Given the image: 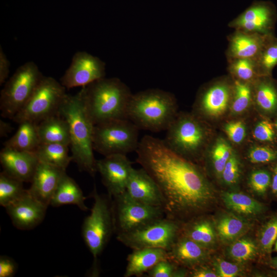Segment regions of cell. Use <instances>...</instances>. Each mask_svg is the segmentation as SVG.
<instances>
[{
  "label": "cell",
  "mask_w": 277,
  "mask_h": 277,
  "mask_svg": "<svg viewBox=\"0 0 277 277\" xmlns=\"http://www.w3.org/2000/svg\"><path fill=\"white\" fill-rule=\"evenodd\" d=\"M37 129L40 144L70 145L68 125L59 113L38 123Z\"/></svg>",
  "instance_id": "603a6c76"
},
{
  "label": "cell",
  "mask_w": 277,
  "mask_h": 277,
  "mask_svg": "<svg viewBox=\"0 0 277 277\" xmlns=\"http://www.w3.org/2000/svg\"><path fill=\"white\" fill-rule=\"evenodd\" d=\"M256 248L254 243L249 239H242L233 243L229 249L230 256L237 262H242L255 255Z\"/></svg>",
  "instance_id": "d590c367"
},
{
  "label": "cell",
  "mask_w": 277,
  "mask_h": 277,
  "mask_svg": "<svg viewBox=\"0 0 277 277\" xmlns=\"http://www.w3.org/2000/svg\"><path fill=\"white\" fill-rule=\"evenodd\" d=\"M190 275L193 277H216L218 275L212 272L211 269L202 265H199L193 268Z\"/></svg>",
  "instance_id": "7dc6e473"
},
{
  "label": "cell",
  "mask_w": 277,
  "mask_h": 277,
  "mask_svg": "<svg viewBox=\"0 0 277 277\" xmlns=\"http://www.w3.org/2000/svg\"><path fill=\"white\" fill-rule=\"evenodd\" d=\"M260 76L252 83L253 97L258 107L266 112L277 109V88L269 77Z\"/></svg>",
  "instance_id": "484cf974"
},
{
  "label": "cell",
  "mask_w": 277,
  "mask_h": 277,
  "mask_svg": "<svg viewBox=\"0 0 277 277\" xmlns=\"http://www.w3.org/2000/svg\"><path fill=\"white\" fill-rule=\"evenodd\" d=\"M10 62L5 54L2 46H0V85L3 84L9 74Z\"/></svg>",
  "instance_id": "bcb514c9"
},
{
  "label": "cell",
  "mask_w": 277,
  "mask_h": 277,
  "mask_svg": "<svg viewBox=\"0 0 277 277\" xmlns=\"http://www.w3.org/2000/svg\"><path fill=\"white\" fill-rule=\"evenodd\" d=\"M275 126H276V128H277V121H276V123H275Z\"/></svg>",
  "instance_id": "f5cc1de1"
},
{
  "label": "cell",
  "mask_w": 277,
  "mask_h": 277,
  "mask_svg": "<svg viewBox=\"0 0 277 277\" xmlns=\"http://www.w3.org/2000/svg\"><path fill=\"white\" fill-rule=\"evenodd\" d=\"M15 133L4 143V147L21 151L35 152L40 144L36 123L24 121L18 124Z\"/></svg>",
  "instance_id": "d4e9b609"
},
{
  "label": "cell",
  "mask_w": 277,
  "mask_h": 277,
  "mask_svg": "<svg viewBox=\"0 0 277 277\" xmlns=\"http://www.w3.org/2000/svg\"><path fill=\"white\" fill-rule=\"evenodd\" d=\"M253 136L260 141H271L273 140L275 133L272 125L266 120L258 123L253 130Z\"/></svg>",
  "instance_id": "7bdbcfd3"
},
{
  "label": "cell",
  "mask_w": 277,
  "mask_h": 277,
  "mask_svg": "<svg viewBox=\"0 0 277 277\" xmlns=\"http://www.w3.org/2000/svg\"><path fill=\"white\" fill-rule=\"evenodd\" d=\"M222 199L227 208L239 213L256 215L263 209L261 203L243 193L225 192Z\"/></svg>",
  "instance_id": "f1b7e54d"
},
{
  "label": "cell",
  "mask_w": 277,
  "mask_h": 277,
  "mask_svg": "<svg viewBox=\"0 0 277 277\" xmlns=\"http://www.w3.org/2000/svg\"><path fill=\"white\" fill-rule=\"evenodd\" d=\"M80 92L86 111L94 125L127 118L132 94L119 78H101L83 87Z\"/></svg>",
  "instance_id": "7a4b0ae2"
},
{
  "label": "cell",
  "mask_w": 277,
  "mask_h": 277,
  "mask_svg": "<svg viewBox=\"0 0 277 277\" xmlns=\"http://www.w3.org/2000/svg\"><path fill=\"white\" fill-rule=\"evenodd\" d=\"M86 197L75 182L65 172L61 178L51 200L50 205L59 207L64 205L73 204L81 210L87 211L88 208L85 203Z\"/></svg>",
  "instance_id": "cb8c5ba5"
},
{
  "label": "cell",
  "mask_w": 277,
  "mask_h": 277,
  "mask_svg": "<svg viewBox=\"0 0 277 277\" xmlns=\"http://www.w3.org/2000/svg\"><path fill=\"white\" fill-rule=\"evenodd\" d=\"M275 250L277 251V240L275 241Z\"/></svg>",
  "instance_id": "816d5d0a"
},
{
  "label": "cell",
  "mask_w": 277,
  "mask_h": 277,
  "mask_svg": "<svg viewBox=\"0 0 277 277\" xmlns=\"http://www.w3.org/2000/svg\"><path fill=\"white\" fill-rule=\"evenodd\" d=\"M136 162L157 184L165 217L180 222L201 212L213 198L198 167L170 150L163 140L145 135L136 150Z\"/></svg>",
  "instance_id": "6da1fadb"
},
{
  "label": "cell",
  "mask_w": 277,
  "mask_h": 277,
  "mask_svg": "<svg viewBox=\"0 0 277 277\" xmlns=\"http://www.w3.org/2000/svg\"><path fill=\"white\" fill-rule=\"evenodd\" d=\"M66 88L55 79L44 76L33 94L12 120L19 124L29 121L38 124L59 113L67 94Z\"/></svg>",
  "instance_id": "ba28073f"
},
{
  "label": "cell",
  "mask_w": 277,
  "mask_h": 277,
  "mask_svg": "<svg viewBox=\"0 0 277 277\" xmlns=\"http://www.w3.org/2000/svg\"><path fill=\"white\" fill-rule=\"evenodd\" d=\"M277 239V217L269 220L264 226L260 236V245L263 251L269 253Z\"/></svg>",
  "instance_id": "74e56055"
},
{
  "label": "cell",
  "mask_w": 277,
  "mask_h": 277,
  "mask_svg": "<svg viewBox=\"0 0 277 277\" xmlns=\"http://www.w3.org/2000/svg\"><path fill=\"white\" fill-rule=\"evenodd\" d=\"M180 222L164 217L132 230L117 234L116 239L132 250L158 248L168 250L181 234Z\"/></svg>",
  "instance_id": "9c48e42d"
},
{
  "label": "cell",
  "mask_w": 277,
  "mask_h": 277,
  "mask_svg": "<svg viewBox=\"0 0 277 277\" xmlns=\"http://www.w3.org/2000/svg\"><path fill=\"white\" fill-rule=\"evenodd\" d=\"M92 196L94 203L90 214L84 221L82 232L86 246L96 260L114 232V223L111 196L98 194L95 186Z\"/></svg>",
  "instance_id": "52a82bcc"
},
{
  "label": "cell",
  "mask_w": 277,
  "mask_h": 277,
  "mask_svg": "<svg viewBox=\"0 0 277 277\" xmlns=\"http://www.w3.org/2000/svg\"><path fill=\"white\" fill-rule=\"evenodd\" d=\"M126 191L132 198L141 203L163 207V197L157 184L143 168L132 169Z\"/></svg>",
  "instance_id": "ac0fdd59"
},
{
  "label": "cell",
  "mask_w": 277,
  "mask_h": 277,
  "mask_svg": "<svg viewBox=\"0 0 277 277\" xmlns=\"http://www.w3.org/2000/svg\"><path fill=\"white\" fill-rule=\"evenodd\" d=\"M233 85L224 81L217 82L204 90L199 95L197 108L203 114L219 116L226 110L231 101Z\"/></svg>",
  "instance_id": "d6986e66"
},
{
  "label": "cell",
  "mask_w": 277,
  "mask_h": 277,
  "mask_svg": "<svg viewBox=\"0 0 277 277\" xmlns=\"http://www.w3.org/2000/svg\"><path fill=\"white\" fill-rule=\"evenodd\" d=\"M167 252L168 259L191 269L202 265L207 256L205 248L182 234Z\"/></svg>",
  "instance_id": "44dd1931"
},
{
  "label": "cell",
  "mask_w": 277,
  "mask_h": 277,
  "mask_svg": "<svg viewBox=\"0 0 277 277\" xmlns=\"http://www.w3.org/2000/svg\"><path fill=\"white\" fill-rule=\"evenodd\" d=\"M255 61L260 76L270 75L277 65V37L274 34L269 35Z\"/></svg>",
  "instance_id": "f546056e"
},
{
  "label": "cell",
  "mask_w": 277,
  "mask_h": 277,
  "mask_svg": "<svg viewBox=\"0 0 277 277\" xmlns=\"http://www.w3.org/2000/svg\"><path fill=\"white\" fill-rule=\"evenodd\" d=\"M225 131L234 143H241L246 136V128L242 121L231 122L225 126Z\"/></svg>",
  "instance_id": "b9f144b4"
},
{
  "label": "cell",
  "mask_w": 277,
  "mask_h": 277,
  "mask_svg": "<svg viewBox=\"0 0 277 277\" xmlns=\"http://www.w3.org/2000/svg\"><path fill=\"white\" fill-rule=\"evenodd\" d=\"M227 61L229 71L234 80L253 83L260 76L254 59L239 58Z\"/></svg>",
  "instance_id": "1f68e13d"
},
{
  "label": "cell",
  "mask_w": 277,
  "mask_h": 277,
  "mask_svg": "<svg viewBox=\"0 0 277 277\" xmlns=\"http://www.w3.org/2000/svg\"><path fill=\"white\" fill-rule=\"evenodd\" d=\"M68 147L61 144L41 143L34 153L39 162L66 170L72 161Z\"/></svg>",
  "instance_id": "4316f807"
},
{
  "label": "cell",
  "mask_w": 277,
  "mask_h": 277,
  "mask_svg": "<svg viewBox=\"0 0 277 277\" xmlns=\"http://www.w3.org/2000/svg\"><path fill=\"white\" fill-rule=\"evenodd\" d=\"M271 264L275 268L277 269V257L274 258Z\"/></svg>",
  "instance_id": "f907efd6"
},
{
  "label": "cell",
  "mask_w": 277,
  "mask_h": 277,
  "mask_svg": "<svg viewBox=\"0 0 277 277\" xmlns=\"http://www.w3.org/2000/svg\"><path fill=\"white\" fill-rule=\"evenodd\" d=\"M114 232H127L165 217L162 208L149 206L132 198L126 191L113 197Z\"/></svg>",
  "instance_id": "8fae6325"
},
{
  "label": "cell",
  "mask_w": 277,
  "mask_h": 277,
  "mask_svg": "<svg viewBox=\"0 0 277 277\" xmlns=\"http://www.w3.org/2000/svg\"><path fill=\"white\" fill-rule=\"evenodd\" d=\"M271 183L270 174L263 170L253 172L250 176L249 184L251 188L258 194H263Z\"/></svg>",
  "instance_id": "ab89813d"
},
{
  "label": "cell",
  "mask_w": 277,
  "mask_h": 277,
  "mask_svg": "<svg viewBox=\"0 0 277 277\" xmlns=\"http://www.w3.org/2000/svg\"><path fill=\"white\" fill-rule=\"evenodd\" d=\"M133 168L131 163L125 154H112L96 160L97 171L100 173L103 183L111 197L126 191Z\"/></svg>",
  "instance_id": "5bb4252c"
},
{
  "label": "cell",
  "mask_w": 277,
  "mask_h": 277,
  "mask_svg": "<svg viewBox=\"0 0 277 277\" xmlns=\"http://www.w3.org/2000/svg\"><path fill=\"white\" fill-rule=\"evenodd\" d=\"M176 115L174 96L157 89L132 94L127 111V118L139 129L152 132L166 130Z\"/></svg>",
  "instance_id": "277c9868"
},
{
  "label": "cell",
  "mask_w": 277,
  "mask_h": 277,
  "mask_svg": "<svg viewBox=\"0 0 277 277\" xmlns=\"http://www.w3.org/2000/svg\"><path fill=\"white\" fill-rule=\"evenodd\" d=\"M17 266L14 261L6 256L0 257V277H12L14 275Z\"/></svg>",
  "instance_id": "f6af8a7d"
},
{
  "label": "cell",
  "mask_w": 277,
  "mask_h": 277,
  "mask_svg": "<svg viewBox=\"0 0 277 277\" xmlns=\"http://www.w3.org/2000/svg\"><path fill=\"white\" fill-rule=\"evenodd\" d=\"M179 265L169 259L159 261L147 272L148 277H176L186 275V272L178 268Z\"/></svg>",
  "instance_id": "8d00e7d4"
},
{
  "label": "cell",
  "mask_w": 277,
  "mask_h": 277,
  "mask_svg": "<svg viewBox=\"0 0 277 277\" xmlns=\"http://www.w3.org/2000/svg\"><path fill=\"white\" fill-rule=\"evenodd\" d=\"M3 171L23 182H31L39 161L34 152L4 147L0 152Z\"/></svg>",
  "instance_id": "2e32d148"
},
{
  "label": "cell",
  "mask_w": 277,
  "mask_h": 277,
  "mask_svg": "<svg viewBox=\"0 0 277 277\" xmlns=\"http://www.w3.org/2000/svg\"><path fill=\"white\" fill-rule=\"evenodd\" d=\"M22 181L3 171L0 173V205L5 208L21 197L26 192Z\"/></svg>",
  "instance_id": "4dcf8cb0"
},
{
  "label": "cell",
  "mask_w": 277,
  "mask_h": 277,
  "mask_svg": "<svg viewBox=\"0 0 277 277\" xmlns=\"http://www.w3.org/2000/svg\"><path fill=\"white\" fill-rule=\"evenodd\" d=\"M271 186L272 192L277 194V166L274 169Z\"/></svg>",
  "instance_id": "681fc988"
},
{
  "label": "cell",
  "mask_w": 277,
  "mask_h": 277,
  "mask_svg": "<svg viewBox=\"0 0 277 277\" xmlns=\"http://www.w3.org/2000/svg\"><path fill=\"white\" fill-rule=\"evenodd\" d=\"M276 18V8L272 3L254 1L228 26L234 30L270 34H273Z\"/></svg>",
  "instance_id": "4fadbf2b"
},
{
  "label": "cell",
  "mask_w": 277,
  "mask_h": 277,
  "mask_svg": "<svg viewBox=\"0 0 277 277\" xmlns=\"http://www.w3.org/2000/svg\"><path fill=\"white\" fill-rule=\"evenodd\" d=\"M105 63L98 57L85 51L76 52L71 64L61 78L67 89L84 87L105 77Z\"/></svg>",
  "instance_id": "7c38bea8"
},
{
  "label": "cell",
  "mask_w": 277,
  "mask_h": 277,
  "mask_svg": "<svg viewBox=\"0 0 277 277\" xmlns=\"http://www.w3.org/2000/svg\"><path fill=\"white\" fill-rule=\"evenodd\" d=\"M43 76L33 62L18 67L1 90L2 116L12 120L28 102Z\"/></svg>",
  "instance_id": "5b68a950"
},
{
  "label": "cell",
  "mask_w": 277,
  "mask_h": 277,
  "mask_svg": "<svg viewBox=\"0 0 277 277\" xmlns=\"http://www.w3.org/2000/svg\"><path fill=\"white\" fill-rule=\"evenodd\" d=\"M246 227L243 220L232 214L222 217L216 225L218 235L224 241H230L236 238L244 231Z\"/></svg>",
  "instance_id": "836d02e7"
},
{
  "label": "cell",
  "mask_w": 277,
  "mask_h": 277,
  "mask_svg": "<svg viewBox=\"0 0 277 277\" xmlns=\"http://www.w3.org/2000/svg\"><path fill=\"white\" fill-rule=\"evenodd\" d=\"M47 208L34 198L28 189L21 197L5 207L14 226L23 230L32 229L39 224Z\"/></svg>",
  "instance_id": "9a60e30c"
},
{
  "label": "cell",
  "mask_w": 277,
  "mask_h": 277,
  "mask_svg": "<svg viewBox=\"0 0 277 277\" xmlns=\"http://www.w3.org/2000/svg\"><path fill=\"white\" fill-rule=\"evenodd\" d=\"M66 170L39 162L28 189L35 199L48 206Z\"/></svg>",
  "instance_id": "e0dca14e"
},
{
  "label": "cell",
  "mask_w": 277,
  "mask_h": 277,
  "mask_svg": "<svg viewBox=\"0 0 277 277\" xmlns=\"http://www.w3.org/2000/svg\"><path fill=\"white\" fill-rule=\"evenodd\" d=\"M163 141L172 151L187 160L196 156L206 141V131L201 122L189 115H176L166 130Z\"/></svg>",
  "instance_id": "30bf717a"
},
{
  "label": "cell",
  "mask_w": 277,
  "mask_h": 277,
  "mask_svg": "<svg viewBox=\"0 0 277 277\" xmlns=\"http://www.w3.org/2000/svg\"><path fill=\"white\" fill-rule=\"evenodd\" d=\"M181 234L189 238L206 248L214 243L215 232L210 222L197 219L182 225Z\"/></svg>",
  "instance_id": "83f0119b"
},
{
  "label": "cell",
  "mask_w": 277,
  "mask_h": 277,
  "mask_svg": "<svg viewBox=\"0 0 277 277\" xmlns=\"http://www.w3.org/2000/svg\"><path fill=\"white\" fill-rule=\"evenodd\" d=\"M232 151L229 144L222 138L218 139L213 145L211 150V158L215 171L218 175H221Z\"/></svg>",
  "instance_id": "e575fe53"
},
{
  "label": "cell",
  "mask_w": 277,
  "mask_h": 277,
  "mask_svg": "<svg viewBox=\"0 0 277 277\" xmlns=\"http://www.w3.org/2000/svg\"><path fill=\"white\" fill-rule=\"evenodd\" d=\"M59 114L69 126L72 161L81 171L94 176L97 172L92 143L94 125L86 111L80 91L73 95L67 94Z\"/></svg>",
  "instance_id": "3957f363"
},
{
  "label": "cell",
  "mask_w": 277,
  "mask_h": 277,
  "mask_svg": "<svg viewBox=\"0 0 277 277\" xmlns=\"http://www.w3.org/2000/svg\"><path fill=\"white\" fill-rule=\"evenodd\" d=\"M168 258L167 250L147 248L133 250L127 258L124 277L140 276L147 272L159 261Z\"/></svg>",
  "instance_id": "7402d4cb"
},
{
  "label": "cell",
  "mask_w": 277,
  "mask_h": 277,
  "mask_svg": "<svg viewBox=\"0 0 277 277\" xmlns=\"http://www.w3.org/2000/svg\"><path fill=\"white\" fill-rule=\"evenodd\" d=\"M270 34L235 30L227 37V60L239 58L256 60Z\"/></svg>",
  "instance_id": "ffe728a7"
},
{
  "label": "cell",
  "mask_w": 277,
  "mask_h": 277,
  "mask_svg": "<svg viewBox=\"0 0 277 277\" xmlns=\"http://www.w3.org/2000/svg\"><path fill=\"white\" fill-rule=\"evenodd\" d=\"M240 174V162L237 155L233 151L226 163L221 176L224 182L228 185L235 184Z\"/></svg>",
  "instance_id": "f35d334b"
},
{
  "label": "cell",
  "mask_w": 277,
  "mask_h": 277,
  "mask_svg": "<svg viewBox=\"0 0 277 277\" xmlns=\"http://www.w3.org/2000/svg\"><path fill=\"white\" fill-rule=\"evenodd\" d=\"M139 129L127 118L114 120L95 125L93 132L94 150L104 156L125 154L136 151Z\"/></svg>",
  "instance_id": "8992f818"
},
{
  "label": "cell",
  "mask_w": 277,
  "mask_h": 277,
  "mask_svg": "<svg viewBox=\"0 0 277 277\" xmlns=\"http://www.w3.org/2000/svg\"><path fill=\"white\" fill-rule=\"evenodd\" d=\"M248 157L252 163H268L276 159L277 152L267 147L258 146L250 150Z\"/></svg>",
  "instance_id": "60d3db41"
},
{
  "label": "cell",
  "mask_w": 277,
  "mask_h": 277,
  "mask_svg": "<svg viewBox=\"0 0 277 277\" xmlns=\"http://www.w3.org/2000/svg\"><path fill=\"white\" fill-rule=\"evenodd\" d=\"M231 108L234 113H240L249 106L253 98L252 83L233 81Z\"/></svg>",
  "instance_id": "d6a6232c"
},
{
  "label": "cell",
  "mask_w": 277,
  "mask_h": 277,
  "mask_svg": "<svg viewBox=\"0 0 277 277\" xmlns=\"http://www.w3.org/2000/svg\"><path fill=\"white\" fill-rule=\"evenodd\" d=\"M13 128L11 125L1 119L0 120V136L1 137L6 136L11 132Z\"/></svg>",
  "instance_id": "c3c4849f"
},
{
  "label": "cell",
  "mask_w": 277,
  "mask_h": 277,
  "mask_svg": "<svg viewBox=\"0 0 277 277\" xmlns=\"http://www.w3.org/2000/svg\"><path fill=\"white\" fill-rule=\"evenodd\" d=\"M215 266L218 276L234 277L240 272V268L238 265L223 260H216Z\"/></svg>",
  "instance_id": "ee69618b"
}]
</instances>
